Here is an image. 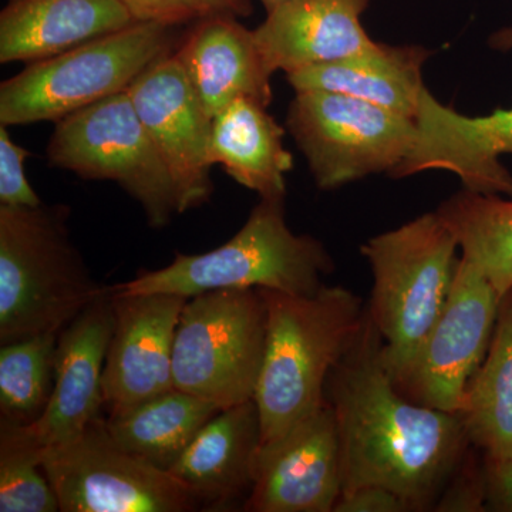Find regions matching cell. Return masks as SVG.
<instances>
[{"label": "cell", "mask_w": 512, "mask_h": 512, "mask_svg": "<svg viewBox=\"0 0 512 512\" xmlns=\"http://www.w3.org/2000/svg\"><path fill=\"white\" fill-rule=\"evenodd\" d=\"M326 402L338 427L342 494L379 485L413 511L429 510L470 450L457 413L421 406L396 389L384 365L382 336L367 315L330 373Z\"/></svg>", "instance_id": "1"}, {"label": "cell", "mask_w": 512, "mask_h": 512, "mask_svg": "<svg viewBox=\"0 0 512 512\" xmlns=\"http://www.w3.org/2000/svg\"><path fill=\"white\" fill-rule=\"evenodd\" d=\"M259 291L268 322L254 400L266 444L328 403L330 373L355 342L367 312L362 299L343 286L325 285L311 296Z\"/></svg>", "instance_id": "2"}, {"label": "cell", "mask_w": 512, "mask_h": 512, "mask_svg": "<svg viewBox=\"0 0 512 512\" xmlns=\"http://www.w3.org/2000/svg\"><path fill=\"white\" fill-rule=\"evenodd\" d=\"M69 210L0 205V346L60 333L104 292L67 228Z\"/></svg>", "instance_id": "3"}, {"label": "cell", "mask_w": 512, "mask_h": 512, "mask_svg": "<svg viewBox=\"0 0 512 512\" xmlns=\"http://www.w3.org/2000/svg\"><path fill=\"white\" fill-rule=\"evenodd\" d=\"M285 198H261L239 229L221 247L204 254H175L156 271L111 286L119 293H173L191 296L215 289H268L311 296L335 269L332 256L311 235L293 234L285 220Z\"/></svg>", "instance_id": "4"}, {"label": "cell", "mask_w": 512, "mask_h": 512, "mask_svg": "<svg viewBox=\"0 0 512 512\" xmlns=\"http://www.w3.org/2000/svg\"><path fill=\"white\" fill-rule=\"evenodd\" d=\"M457 239L434 212L360 248L373 274L367 316L383 339L390 376L412 360L446 305L458 259Z\"/></svg>", "instance_id": "5"}, {"label": "cell", "mask_w": 512, "mask_h": 512, "mask_svg": "<svg viewBox=\"0 0 512 512\" xmlns=\"http://www.w3.org/2000/svg\"><path fill=\"white\" fill-rule=\"evenodd\" d=\"M174 26L134 23L29 63L0 86L2 126L57 121L126 92L151 64L174 53Z\"/></svg>", "instance_id": "6"}, {"label": "cell", "mask_w": 512, "mask_h": 512, "mask_svg": "<svg viewBox=\"0 0 512 512\" xmlns=\"http://www.w3.org/2000/svg\"><path fill=\"white\" fill-rule=\"evenodd\" d=\"M268 311L259 289H215L185 303L174 340V389L221 410L254 399Z\"/></svg>", "instance_id": "7"}, {"label": "cell", "mask_w": 512, "mask_h": 512, "mask_svg": "<svg viewBox=\"0 0 512 512\" xmlns=\"http://www.w3.org/2000/svg\"><path fill=\"white\" fill-rule=\"evenodd\" d=\"M47 158L53 167L84 180L119 184L141 205L153 228H164L180 214L170 171L127 92L57 121Z\"/></svg>", "instance_id": "8"}, {"label": "cell", "mask_w": 512, "mask_h": 512, "mask_svg": "<svg viewBox=\"0 0 512 512\" xmlns=\"http://www.w3.org/2000/svg\"><path fill=\"white\" fill-rule=\"evenodd\" d=\"M286 126L320 190L392 174L412 153L416 121L339 93L296 92Z\"/></svg>", "instance_id": "9"}, {"label": "cell", "mask_w": 512, "mask_h": 512, "mask_svg": "<svg viewBox=\"0 0 512 512\" xmlns=\"http://www.w3.org/2000/svg\"><path fill=\"white\" fill-rule=\"evenodd\" d=\"M63 512H190L198 501L170 473L116 443L97 417L73 439L43 448Z\"/></svg>", "instance_id": "10"}, {"label": "cell", "mask_w": 512, "mask_h": 512, "mask_svg": "<svg viewBox=\"0 0 512 512\" xmlns=\"http://www.w3.org/2000/svg\"><path fill=\"white\" fill-rule=\"evenodd\" d=\"M500 301L493 285L458 259L443 311L412 360L392 376L396 389L421 406L458 414L490 348Z\"/></svg>", "instance_id": "11"}, {"label": "cell", "mask_w": 512, "mask_h": 512, "mask_svg": "<svg viewBox=\"0 0 512 512\" xmlns=\"http://www.w3.org/2000/svg\"><path fill=\"white\" fill-rule=\"evenodd\" d=\"M173 178L180 214L210 200L214 119L174 53L151 64L126 90Z\"/></svg>", "instance_id": "12"}, {"label": "cell", "mask_w": 512, "mask_h": 512, "mask_svg": "<svg viewBox=\"0 0 512 512\" xmlns=\"http://www.w3.org/2000/svg\"><path fill=\"white\" fill-rule=\"evenodd\" d=\"M111 293L114 330L103 372L109 416L174 389L175 332L188 301L173 293Z\"/></svg>", "instance_id": "13"}, {"label": "cell", "mask_w": 512, "mask_h": 512, "mask_svg": "<svg viewBox=\"0 0 512 512\" xmlns=\"http://www.w3.org/2000/svg\"><path fill=\"white\" fill-rule=\"evenodd\" d=\"M343 491L342 454L329 403L262 444L244 504L251 512H332Z\"/></svg>", "instance_id": "14"}, {"label": "cell", "mask_w": 512, "mask_h": 512, "mask_svg": "<svg viewBox=\"0 0 512 512\" xmlns=\"http://www.w3.org/2000/svg\"><path fill=\"white\" fill-rule=\"evenodd\" d=\"M414 121L416 144L390 174L393 178L446 170L456 174L466 190L512 197V174L501 163L504 154H512V106L488 116H463L424 87Z\"/></svg>", "instance_id": "15"}, {"label": "cell", "mask_w": 512, "mask_h": 512, "mask_svg": "<svg viewBox=\"0 0 512 512\" xmlns=\"http://www.w3.org/2000/svg\"><path fill=\"white\" fill-rule=\"evenodd\" d=\"M113 330L109 286L59 333L52 399L43 416L28 424L43 448L73 439L100 416L104 365Z\"/></svg>", "instance_id": "16"}, {"label": "cell", "mask_w": 512, "mask_h": 512, "mask_svg": "<svg viewBox=\"0 0 512 512\" xmlns=\"http://www.w3.org/2000/svg\"><path fill=\"white\" fill-rule=\"evenodd\" d=\"M174 55L212 119L235 100H254L265 107L271 104L274 73L265 62L254 30L242 26L234 16L200 19Z\"/></svg>", "instance_id": "17"}, {"label": "cell", "mask_w": 512, "mask_h": 512, "mask_svg": "<svg viewBox=\"0 0 512 512\" xmlns=\"http://www.w3.org/2000/svg\"><path fill=\"white\" fill-rule=\"evenodd\" d=\"M370 0H289L266 12L256 42L272 73L336 62L375 45L363 28Z\"/></svg>", "instance_id": "18"}, {"label": "cell", "mask_w": 512, "mask_h": 512, "mask_svg": "<svg viewBox=\"0 0 512 512\" xmlns=\"http://www.w3.org/2000/svg\"><path fill=\"white\" fill-rule=\"evenodd\" d=\"M261 446V417L252 399L212 417L170 473L200 507L227 510L251 494Z\"/></svg>", "instance_id": "19"}, {"label": "cell", "mask_w": 512, "mask_h": 512, "mask_svg": "<svg viewBox=\"0 0 512 512\" xmlns=\"http://www.w3.org/2000/svg\"><path fill=\"white\" fill-rule=\"evenodd\" d=\"M134 23L120 0H9L0 13V62L49 59Z\"/></svg>", "instance_id": "20"}, {"label": "cell", "mask_w": 512, "mask_h": 512, "mask_svg": "<svg viewBox=\"0 0 512 512\" xmlns=\"http://www.w3.org/2000/svg\"><path fill=\"white\" fill-rule=\"evenodd\" d=\"M431 55L421 46L375 43L336 62L286 74L295 92L339 93L416 120L423 92L424 63Z\"/></svg>", "instance_id": "21"}, {"label": "cell", "mask_w": 512, "mask_h": 512, "mask_svg": "<svg viewBox=\"0 0 512 512\" xmlns=\"http://www.w3.org/2000/svg\"><path fill=\"white\" fill-rule=\"evenodd\" d=\"M254 100L239 99L214 117L211 160L242 187L261 198H285V174L293 156L285 130Z\"/></svg>", "instance_id": "22"}, {"label": "cell", "mask_w": 512, "mask_h": 512, "mask_svg": "<svg viewBox=\"0 0 512 512\" xmlns=\"http://www.w3.org/2000/svg\"><path fill=\"white\" fill-rule=\"evenodd\" d=\"M221 412L194 394L173 389L106 417L117 444L161 470L170 471L202 427Z\"/></svg>", "instance_id": "23"}, {"label": "cell", "mask_w": 512, "mask_h": 512, "mask_svg": "<svg viewBox=\"0 0 512 512\" xmlns=\"http://www.w3.org/2000/svg\"><path fill=\"white\" fill-rule=\"evenodd\" d=\"M458 416L471 446L484 458L512 453V289L501 298L490 348L468 384Z\"/></svg>", "instance_id": "24"}, {"label": "cell", "mask_w": 512, "mask_h": 512, "mask_svg": "<svg viewBox=\"0 0 512 512\" xmlns=\"http://www.w3.org/2000/svg\"><path fill=\"white\" fill-rule=\"evenodd\" d=\"M457 239L461 258L503 298L512 289V197L463 188L436 210Z\"/></svg>", "instance_id": "25"}, {"label": "cell", "mask_w": 512, "mask_h": 512, "mask_svg": "<svg viewBox=\"0 0 512 512\" xmlns=\"http://www.w3.org/2000/svg\"><path fill=\"white\" fill-rule=\"evenodd\" d=\"M59 333L33 336L0 349V420L35 423L46 412L55 386Z\"/></svg>", "instance_id": "26"}, {"label": "cell", "mask_w": 512, "mask_h": 512, "mask_svg": "<svg viewBox=\"0 0 512 512\" xmlns=\"http://www.w3.org/2000/svg\"><path fill=\"white\" fill-rule=\"evenodd\" d=\"M42 453L29 426L0 420V511H60Z\"/></svg>", "instance_id": "27"}, {"label": "cell", "mask_w": 512, "mask_h": 512, "mask_svg": "<svg viewBox=\"0 0 512 512\" xmlns=\"http://www.w3.org/2000/svg\"><path fill=\"white\" fill-rule=\"evenodd\" d=\"M30 151L13 143L8 127H0V205L39 207V195L26 178L25 163Z\"/></svg>", "instance_id": "28"}, {"label": "cell", "mask_w": 512, "mask_h": 512, "mask_svg": "<svg viewBox=\"0 0 512 512\" xmlns=\"http://www.w3.org/2000/svg\"><path fill=\"white\" fill-rule=\"evenodd\" d=\"M464 461V460H463ZM461 461L453 483L444 488L443 498L437 505L441 511H484L487 510V490H485L484 461L478 466L473 457L466 456Z\"/></svg>", "instance_id": "29"}, {"label": "cell", "mask_w": 512, "mask_h": 512, "mask_svg": "<svg viewBox=\"0 0 512 512\" xmlns=\"http://www.w3.org/2000/svg\"><path fill=\"white\" fill-rule=\"evenodd\" d=\"M136 23L177 26L204 18L195 0H120Z\"/></svg>", "instance_id": "30"}, {"label": "cell", "mask_w": 512, "mask_h": 512, "mask_svg": "<svg viewBox=\"0 0 512 512\" xmlns=\"http://www.w3.org/2000/svg\"><path fill=\"white\" fill-rule=\"evenodd\" d=\"M410 504L399 494L379 485H366L340 495L333 512H409Z\"/></svg>", "instance_id": "31"}, {"label": "cell", "mask_w": 512, "mask_h": 512, "mask_svg": "<svg viewBox=\"0 0 512 512\" xmlns=\"http://www.w3.org/2000/svg\"><path fill=\"white\" fill-rule=\"evenodd\" d=\"M483 461L488 510L512 512V453Z\"/></svg>", "instance_id": "32"}, {"label": "cell", "mask_w": 512, "mask_h": 512, "mask_svg": "<svg viewBox=\"0 0 512 512\" xmlns=\"http://www.w3.org/2000/svg\"><path fill=\"white\" fill-rule=\"evenodd\" d=\"M200 6L204 18L214 15L248 16L251 12L249 0H195Z\"/></svg>", "instance_id": "33"}, {"label": "cell", "mask_w": 512, "mask_h": 512, "mask_svg": "<svg viewBox=\"0 0 512 512\" xmlns=\"http://www.w3.org/2000/svg\"><path fill=\"white\" fill-rule=\"evenodd\" d=\"M491 46L497 50H512V28L500 30L491 37Z\"/></svg>", "instance_id": "34"}, {"label": "cell", "mask_w": 512, "mask_h": 512, "mask_svg": "<svg viewBox=\"0 0 512 512\" xmlns=\"http://www.w3.org/2000/svg\"><path fill=\"white\" fill-rule=\"evenodd\" d=\"M264 6L266 12H271L272 9L278 8L282 3L289 2V0H259Z\"/></svg>", "instance_id": "35"}]
</instances>
